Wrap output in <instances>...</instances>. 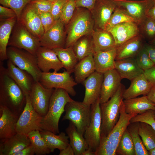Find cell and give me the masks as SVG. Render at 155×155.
I'll return each instance as SVG.
<instances>
[{"label": "cell", "mask_w": 155, "mask_h": 155, "mask_svg": "<svg viewBox=\"0 0 155 155\" xmlns=\"http://www.w3.org/2000/svg\"><path fill=\"white\" fill-rule=\"evenodd\" d=\"M26 96L21 88L9 75L6 68L0 64V105L18 114L25 104Z\"/></svg>", "instance_id": "6da1fadb"}, {"label": "cell", "mask_w": 155, "mask_h": 155, "mask_svg": "<svg viewBox=\"0 0 155 155\" xmlns=\"http://www.w3.org/2000/svg\"><path fill=\"white\" fill-rule=\"evenodd\" d=\"M94 21L91 11L84 8L76 7L68 24L64 48L72 46L80 38L92 34Z\"/></svg>", "instance_id": "7a4b0ae2"}, {"label": "cell", "mask_w": 155, "mask_h": 155, "mask_svg": "<svg viewBox=\"0 0 155 155\" xmlns=\"http://www.w3.org/2000/svg\"><path fill=\"white\" fill-rule=\"evenodd\" d=\"M73 100L65 90L54 89L51 96L49 109L46 115L43 117L41 128L55 134L59 133V120L67 103Z\"/></svg>", "instance_id": "3957f363"}, {"label": "cell", "mask_w": 155, "mask_h": 155, "mask_svg": "<svg viewBox=\"0 0 155 155\" xmlns=\"http://www.w3.org/2000/svg\"><path fill=\"white\" fill-rule=\"evenodd\" d=\"M137 115L126 113L123 101L118 121L107 136L100 138L95 155H116V150L123 134L130 123L131 119Z\"/></svg>", "instance_id": "277c9868"}, {"label": "cell", "mask_w": 155, "mask_h": 155, "mask_svg": "<svg viewBox=\"0 0 155 155\" xmlns=\"http://www.w3.org/2000/svg\"><path fill=\"white\" fill-rule=\"evenodd\" d=\"M125 90L124 86L121 84L115 94L107 101L100 104L102 118L100 138L107 136L118 121Z\"/></svg>", "instance_id": "5b68a950"}, {"label": "cell", "mask_w": 155, "mask_h": 155, "mask_svg": "<svg viewBox=\"0 0 155 155\" xmlns=\"http://www.w3.org/2000/svg\"><path fill=\"white\" fill-rule=\"evenodd\" d=\"M7 59L30 74L35 81H39L42 71L38 66L35 55L25 50L11 46L7 48Z\"/></svg>", "instance_id": "8992f818"}, {"label": "cell", "mask_w": 155, "mask_h": 155, "mask_svg": "<svg viewBox=\"0 0 155 155\" xmlns=\"http://www.w3.org/2000/svg\"><path fill=\"white\" fill-rule=\"evenodd\" d=\"M91 111V105L73 100L65 105L62 120L72 122L78 131L84 135L90 121Z\"/></svg>", "instance_id": "52a82bcc"}, {"label": "cell", "mask_w": 155, "mask_h": 155, "mask_svg": "<svg viewBox=\"0 0 155 155\" xmlns=\"http://www.w3.org/2000/svg\"><path fill=\"white\" fill-rule=\"evenodd\" d=\"M8 46L25 50L35 56L41 46L40 39L17 21L13 29Z\"/></svg>", "instance_id": "ba28073f"}, {"label": "cell", "mask_w": 155, "mask_h": 155, "mask_svg": "<svg viewBox=\"0 0 155 155\" xmlns=\"http://www.w3.org/2000/svg\"><path fill=\"white\" fill-rule=\"evenodd\" d=\"M26 102L24 109L19 116L16 126L17 133L27 135L34 130L40 131L43 118L34 110L29 95L26 96Z\"/></svg>", "instance_id": "9c48e42d"}, {"label": "cell", "mask_w": 155, "mask_h": 155, "mask_svg": "<svg viewBox=\"0 0 155 155\" xmlns=\"http://www.w3.org/2000/svg\"><path fill=\"white\" fill-rule=\"evenodd\" d=\"M39 82L45 88L62 89L71 96L76 94L74 87L78 83L66 70L62 73L42 72Z\"/></svg>", "instance_id": "30bf717a"}, {"label": "cell", "mask_w": 155, "mask_h": 155, "mask_svg": "<svg viewBox=\"0 0 155 155\" xmlns=\"http://www.w3.org/2000/svg\"><path fill=\"white\" fill-rule=\"evenodd\" d=\"M99 98L91 105L90 121L84 135L89 148L94 152L99 146L101 137L102 118Z\"/></svg>", "instance_id": "8fae6325"}, {"label": "cell", "mask_w": 155, "mask_h": 155, "mask_svg": "<svg viewBox=\"0 0 155 155\" xmlns=\"http://www.w3.org/2000/svg\"><path fill=\"white\" fill-rule=\"evenodd\" d=\"M54 89L44 87L39 81H35L29 95L35 111L42 117L46 115L51 96Z\"/></svg>", "instance_id": "7c38bea8"}, {"label": "cell", "mask_w": 155, "mask_h": 155, "mask_svg": "<svg viewBox=\"0 0 155 155\" xmlns=\"http://www.w3.org/2000/svg\"><path fill=\"white\" fill-rule=\"evenodd\" d=\"M117 7L133 18L138 24L147 16V12L154 4L152 0H112Z\"/></svg>", "instance_id": "4fadbf2b"}, {"label": "cell", "mask_w": 155, "mask_h": 155, "mask_svg": "<svg viewBox=\"0 0 155 155\" xmlns=\"http://www.w3.org/2000/svg\"><path fill=\"white\" fill-rule=\"evenodd\" d=\"M18 21L39 39L44 33L40 13L30 3L27 5L24 8Z\"/></svg>", "instance_id": "5bb4252c"}, {"label": "cell", "mask_w": 155, "mask_h": 155, "mask_svg": "<svg viewBox=\"0 0 155 155\" xmlns=\"http://www.w3.org/2000/svg\"><path fill=\"white\" fill-rule=\"evenodd\" d=\"M64 24L59 19L40 39L41 46L53 49L64 48L65 39Z\"/></svg>", "instance_id": "9a60e30c"}, {"label": "cell", "mask_w": 155, "mask_h": 155, "mask_svg": "<svg viewBox=\"0 0 155 155\" xmlns=\"http://www.w3.org/2000/svg\"><path fill=\"white\" fill-rule=\"evenodd\" d=\"M117 6L112 0H96L90 11L96 29L105 30L107 24Z\"/></svg>", "instance_id": "2e32d148"}, {"label": "cell", "mask_w": 155, "mask_h": 155, "mask_svg": "<svg viewBox=\"0 0 155 155\" xmlns=\"http://www.w3.org/2000/svg\"><path fill=\"white\" fill-rule=\"evenodd\" d=\"M36 56L38 66L43 72H48L51 69L58 72L63 68V64L53 49L40 46Z\"/></svg>", "instance_id": "e0dca14e"}, {"label": "cell", "mask_w": 155, "mask_h": 155, "mask_svg": "<svg viewBox=\"0 0 155 155\" xmlns=\"http://www.w3.org/2000/svg\"><path fill=\"white\" fill-rule=\"evenodd\" d=\"M103 77L104 73L95 71L82 82L85 89L84 103L91 105L99 98Z\"/></svg>", "instance_id": "ac0fdd59"}, {"label": "cell", "mask_w": 155, "mask_h": 155, "mask_svg": "<svg viewBox=\"0 0 155 155\" xmlns=\"http://www.w3.org/2000/svg\"><path fill=\"white\" fill-rule=\"evenodd\" d=\"M121 80L119 74L115 69L104 73L99 98L100 104L107 101L115 94L121 84Z\"/></svg>", "instance_id": "d6986e66"}, {"label": "cell", "mask_w": 155, "mask_h": 155, "mask_svg": "<svg viewBox=\"0 0 155 155\" xmlns=\"http://www.w3.org/2000/svg\"><path fill=\"white\" fill-rule=\"evenodd\" d=\"M19 117L18 114L7 107L0 105V139L1 141L17 133L16 126Z\"/></svg>", "instance_id": "ffe728a7"}, {"label": "cell", "mask_w": 155, "mask_h": 155, "mask_svg": "<svg viewBox=\"0 0 155 155\" xmlns=\"http://www.w3.org/2000/svg\"><path fill=\"white\" fill-rule=\"evenodd\" d=\"M107 30L113 37L117 48L129 40L140 34L138 24L134 22L119 24Z\"/></svg>", "instance_id": "44dd1931"}, {"label": "cell", "mask_w": 155, "mask_h": 155, "mask_svg": "<svg viewBox=\"0 0 155 155\" xmlns=\"http://www.w3.org/2000/svg\"><path fill=\"white\" fill-rule=\"evenodd\" d=\"M6 70L9 75L21 88L25 96L29 95L35 81L32 76L8 59Z\"/></svg>", "instance_id": "7402d4cb"}, {"label": "cell", "mask_w": 155, "mask_h": 155, "mask_svg": "<svg viewBox=\"0 0 155 155\" xmlns=\"http://www.w3.org/2000/svg\"><path fill=\"white\" fill-rule=\"evenodd\" d=\"M1 142L0 155H14L31 144L28 135L19 133Z\"/></svg>", "instance_id": "603a6c76"}, {"label": "cell", "mask_w": 155, "mask_h": 155, "mask_svg": "<svg viewBox=\"0 0 155 155\" xmlns=\"http://www.w3.org/2000/svg\"><path fill=\"white\" fill-rule=\"evenodd\" d=\"M146 42L140 34L126 41L117 48L115 61L135 58Z\"/></svg>", "instance_id": "cb8c5ba5"}, {"label": "cell", "mask_w": 155, "mask_h": 155, "mask_svg": "<svg viewBox=\"0 0 155 155\" xmlns=\"http://www.w3.org/2000/svg\"><path fill=\"white\" fill-rule=\"evenodd\" d=\"M115 69L122 79L130 81L144 73V71L137 64L135 58H129L115 61Z\"/></svg>", "instance_id": "d4e9b609"}, {"label": "cell", "mask_w": 155, "mask_h": 155, "mask_svg": "<svg viewBox=\"0 0 155 155\" xmlns=\"http://www.w3.org/2000/svg\"><path fill=\"white\" fill-rule=\"evenodd\" d=\"M129 87L125 90L123 94L124 99H128L141 95H147L152 87L144 73L132 80Z\"/></svg>", "instance_id": "484cf974"}, {"label": "cell", "mask_w": 155, "mask_h": 155, "mask_svg": "<svg viewBox=\"0 0 155 155\" xmlns=\"http://www.w3.org/2000/svg\"><path fill=\"white\" fill-rule=\"evenodd\" d=\"M117 48L106 51L95 52L93 57L96 71L102 73L115 69Z\"/></svg>", "instance_id": "4316f807"}, {"label": "cell", "mask_w": 155, "mask_h": 155, "mask_svg": "<svg viewBox=\"0 0 155 155\" xmlns=\"http://www.w3.org/2000/svg\"><path fill=\"white\" fill-rule=\"evenodd\" d=\"M125 111L127 113L143 114L148 110H155V104L151 101L147 95L128 99H124Z\"/></svg>", "instance_id": "83f0119b"}, {"label": "cell", "mask_w": 155, "mask_h": 155, "mask_svg": "<svg viewBox=\"0 0 155 155\" xmlns=\"http://www.w3.org/2000/svg\"><path fill=\"white\" fill-rule=\"evenodd\" d=\"M92 36L95 52L108 51L117 48L113 36L106 30L95 29Z\"/></svg>", "instance_id": "f1b7e54d"}, {"label": "cell", "mask_w": 155, "mask_h": 155, "mask_svg": "<svg viewBox=\"0 0 155 155\" xmlns=\"http://www.w3.org/2000/svg\"><path fill=\"white\" fill-rule=\"evenodd\" d=\"M17 21V18L0 20V60L2 61L7 59V46L13 28Z\"/></svg>", "instance_id": "f546056e"}, {"label": "cell", "mask_w": 155, "mask_h": 155, "mask_svg": "<svg viewBox=\"0 0 155 155\" xmlns=\"http://www.w3.org/2000/svg\"><path fill=\"white\" fill-rule=\"evenodd\" d=\"M69 139V144L72 148L74 155H81L88 146L84 135L78 131L73 123L69 121L68 127L65 129Z\"/></svg>", "instance_id": "4dcf8cb0"}, {"label": "cell", "mask_w": 155, "mask_h": 155, "mask_svg": "<svg viewBox=\"0 0 155 155\" xmlns=\"http://www.w3.org/2000/svg\"><path fill=\"white\" fill-rule=\"evenodd\" d=\"M95 71L93 55L87 56L78 61L74 68L75 80L78 84L82 83Z\"/></svg>", "instance_id": "1f68e13d"}, {"label": "cell", "mask_w": 155, "mask_h": 155, "mask_svg": "<svg viewBox=\"0 0 155 155\" xmlns=\"http://www.w3.org/2000/svg\"><path fill=\"white\" fill-rule=\"evenodd\" d=\"M40 133L51 152L56 149L63 150L69 145V137L64 132L57 135L51 131L42 130Z\"/></svg>", "instance_id": "d6a6232c"}, {"label": "cell", "mask_w": 155, "mask_h": 155, "mask_svg": "<svg viewBox=\"0 0 155 155\" xmlns=\"http://www.w3.org/2000/svg\"><path fill=\"white\" fill-rule=\"evenodd\" d=\"M62 63L63 68L70 73L78 61L72 46L67 48H58L53 49Z\"/></svg>", "instance_id": "836d02e7"}, {"label": "cell", "mask_w": 155, "mask_h": 155, "mask_svg": "<svg viewBox=\"0 0 155 155\" xmlns=\"http://www.w3.org/2000/svg\"><path fill=\"white\" fill-rule=\"evenodd\" d=\"M83 36L78 39L72 46L78 61L90 55H93L95 52L92 37Z\"/></svg>", "instance_id": "e575fe53"}, {"label": "cell", "mask_w": 155, "mask_h": 155, "mask_svg": "<svg viewBox=\"0 0 155 155\" xmlns=\"http://www.w3.org/2000/svg\"><path fill=\"white\" fill-rule=\"evenodd\" d=\"M139 133L143 143L148 151L155 147V131L148 123L140 122Z\"/></svg>", "instance_id": "d590c367"}, {"label": "cell", "mask_w": 155, "mask_h": 155, "mask_svg": "<svg viewBox=\"0 0 155 155\" xmlns=\"http://www.w3.org/2000/svg\"><path fill=\"white\" fill-rule=\"evenodd\" d=\"M139 123H130L127 129L133 142L135 155H149L148 151L144 145L139 133Z\"/></svg>", "instance_id": "8d00e7d4"}, {"label": "cell", "mask_w": 155, "mask_h": 155, "mask_svg": "<svg viewBox=\"0 0 155 155\" xmlns=\"http://www.w3.org/2000/svg\"><path fill=\"white\" fill-rule=\"evenodd\" d=\"M27 135L31 144L34 148L36 154L46 155L51 152L45 141L42 137L40 131H32L29 133Z\"/></svg>", "instance_id": "74e56055"}, {"label": "cell", "mask_w": 155, "mask_h": 155, "mask_svg": "<svg viewBox=\"0 0 155 155\" xmlns=\"http://www.w3.org/2000/svg\"><path fill=\"white\" fill-rule=\"evenodd\" d=\"M116 154V155H135L134 144L127 129L124 132L119 143Z\"/></svg>", "instance_id": "f35d334b"}, {"label": "cell", "mask_w": 155, "mask_h": 155, "mask_svg": "<svg viewBox=\"0 0 155 155\" xmlns=\"http://www.w3.org/2000/svg\"><path fill=\"white\" fill-rule=\"evenodd\" d=\"M140 34L149 42L155 38V21L146 16L138 24Z\"/></svg>", "instance_id": "ab89813d"}, {"label": "cell", "mask_w": 155, "mask_h": 155, "mask_svg": "<svg viewBox=\"0 0 155 155\" xmlns=\"http://www.w3.org/2000/svg\"><path fill=\"white\" fill-rule=\"evenodd\" d=\"M137 22L133 18L119 8L116 7L108 21L105 30H107L112 27L119 24L126 22Z\"/></svg>", "instance_id": "60d3db41"}, {"label": "cell", "mask_w": 155, "mask_h": 155, "mask_svg": "<svg viewBox=\"0 0 155 155\" xmlns=\"http://www.w3.org/2000/svg\"><path fill=\"white\" fill-rule=\"evenodd\" d=\"M32 0H0V3L3 6L13 9L16 13L17 21H18L24 8Z\"/></svg>", "instance_id": "b9f144b4"}, {"label": "cell", "mask_w": 155, "mask_h": 155, "mask_svg": "<svg viewBox=\"0 0 155 155\" xmlns=\"http://www.w3.org/2000/svg\"><path fill=\"white\" fill-rule=\"evenodd\" d=\"M135 58L139 66L144 71L155 66L149 57L144 45Z\"/></svg>", "instance_id": "7bdbcfd3"}, {"label": "cell", "mask_w": 155, "mask_h": 155, "mask_svg": "<svg viewBox=\"0 0 155 155\" xmlns=\"http://www.w3.org/2000/svg\"><path fill=\"white\" fill-rule=\"evenodd\" d=\"M76 8L75 0H67L63 7L60 19L65 25L71 19Z\"/></svg>", "instance_id": "ee69618b"}, {"label": "cell", "mask_w": 155, "mask_h": 155, "mask_svg": "<svg viewBox=\"0 0 155 155\" xmlns=\"http://www.w3.org/2000/svg\"><path fill=\"white\" fill-rule=\"evenodd\" d=\"M154 112V111L150 110L143 114L137 115L131 119L130 123L137 122H145L150 125L155 131Z\"/></svg>", "instance_id": "f6af8a7d"}, {"label": "cell", "mask_w": 155, "mask_h": 155, "mask_svg": "<svg viewBox=\"0 0 155 155\" xmlns=\"http://www.w3.org/2000/svg\"><path fill=\"white\" fill-rule=\"evenodd\" d=\"M40 13L51 12L54 3L46 0H32L30 3Z\"/></svg>", "instance_id": "bcb514c9"}, {"label": "cell", "mask_w": 155, "mask_h": 155, "mask_svg": "<svg viewBox=\"0 0 155 155\" xmlns=\"http://www.w3.org/2000/svg\"><path fill=\"white\" fill-rule=\"evenodd\" d=\"M40 13L41 23L45 32L50 29L56 21L55 20L51 12Z\"/></svg>", "instance_id": "7dc6e473"}, {"label": "cell", "mask_w": 155, "mask_h": 155, "mask_svg": "<svg viewBox=\"0 0 155 155\" xmlns=\"http://www.w3.org/2000/svg\"><path fill=\"white\" fill-rule=\"evenodd\" d=\"M67 0H58L54 3L51 13L55 21L60 19L64 5Z\"/></svg>", "instance_id": "c3c4849f"}, {"label": "cell", "mask_w": 155, "mask_h": 155, "mask_svg": "<svg viewBox=\"0 0 155 155\" xmlns=\"http://www.w3.org/2000/svg\"><path fill=\"white\" fill-rule=\"evenodd\" d=\"M14 18H17V15L13 9L3 6H0V20H7Z\"/></svg>", "instance_id": "681fc988"}, {"label": "cell", "mask_w": 155, "mask_h": 155, "mask_svg": "<svg viewBox=\"0 0 155 155\" xmlns=\"http://www.w3.org/2000/svg\"><path fill=\"white\" fill-rule=\"evenodd\" d=\"M96 0H76V7L86 8L90 11L94 8Z\"/></svg>", "instance_id": "f907efd6"}, {"label": "cell", "mask_w": 155, "mask_h": 155, "mask_svg": "<svg viewBox=\"0 0 155 155\" xmlns=\"http://www.w3.org/2000/svg\"><path fill=\"white\" fill-rule=\"evenodd\" d=\"M144 73L152 87H155V66L144 71Z\"/></svg>", "instance_id": "816d5d0a"}, {"label": "cell", "mask_w": 155, "mask_h": 155, "mask_svg": "<svg viewBox=\"0 0 155 155\" xmlns=\"http://www.w3.org/2000/svg\"><path fill=\"white\" fill-rule=\"evenodd\" d=\"M144 46L149 57L155 66V45L146 42Z\"/></svg>", "instance_id": "f5cc1de1"}, {"label": "cell", "mask_w": 155, "mask_h": 155, "mask_svg": "<svg viewBox=\"0 0 155 155\" xmlns=\"http://www.w3.org/2000/svg\"><path fill=\"white\" fill-rule=\"evenodd\" d=\"M34 154V148L31 144L16 153L14 155H33Z\"/></svg>", "instance_id": "db71d44e"}, {"label": "cell", "mask_w": 155, "mask_h": 155, "mask_svg": "<svg viewBox=\"0 0 155 155\" xmlns=\"http://www.w3.org/2000/svg\"><path fill=\"white\" fill-rule=\"evenodd\" d=\"M59 155H74L73 150L69 144V145L64 149L60 150Z\"/></svg>", "instance_id": "11a10c76"}, {"label": "cell", "mask_w": 155, "mask_h": 155, "mask_svg": "<svg viewBox=\"0 0 155 155\" xmlns=\"http://www.w3.org/2000/svg\"><path fill=\"white\" fill-rule=\"evenodd\" d=\"M147 16L151 18L155 21V3L148 10Z\"/></svg>", "instance_id": "9f6ffc18"}, {"label": "cell", "mask_w": 155, "mask_h": 155, "mask_svg": "<svg viewBox=\"0 0 155 155\" xmlns=\"http://www.w3.org/2000/svg\"><path fill=\"white\" fill-rule=\"evenodd\" d=\"M147 96L148 98L155 104V87L152 88Z\"/></svg>", "instance_id": "6f0895ef"}, {"label": "cell", "mask_w": 155, "mask_h": 155, "mask_svg": "<svg viewBox=\"0 0 155 155\" xmlns=\"http://www.w3.org/2000/svg\"><path fill=\"white\" fill-rule=\"evenodd\" d=\"M81 155H95V153L90 148L86 150Z\"/></svg>", "instance_id": "680465c9"}, {"label": "cell", "mask_w": 155, "mask_h": 155, "mask_svg": "<svg viewBox=\"0 0 155 155\" xmlns=\"http://www.w3.org/2000/svg\"><path fill=\"white\" fill-rule=\"evenodd\" d=\"M149 155H155V147L148 151Z\"/></svg>", "instance_id": "91938a15"}, {"label": "cell", "mask_w": 155, "mask_h": 155, "mask_svg": "<svg viewBox=\"0 0 155 155\" xmlns=\"http://www.w3.org/2000/svg\"><path fill=\"white\" fill-rule=\"evenodd\" d=\"M148 43L155 45V38L152 40L148 42Z\"/></svg>", "instance_id": "94428289"}, {"label": "cell", "mask_w": 155, "mask_h": 155, "mask_svg": "<svg viewBox=\"0 0 155 155\" xmlns=\"http://www.w3.org/2000/svg\"><path fill=\"white\" fill-rule=\"evenodd\" d=\"M46 0L49 1H50V2H52L54 3L55 2H56V1H57L58 0Z\"/></svg>", "instance_id": "6125c7cd"}, {"label": "cell", "mask_w": 155, "mask_h": 155, "mask_svg": "<svg viewBox=\"0 0 155 155\" xmlns=\"http://www.w3.org/2000/svg\"><path fill=\"white\" fill-rule=\"evenodd\" d=\"M154 111V118L155 119V110Z\"/></svg>", "instance_id": "be15d7a7"}, {"label": "cell", "mask_w": 155, "mask_h": 155, "mask_svg": "<svg viewBox=\"0 0 155 155\" xmlns=\"http://www.w3.org/2000/svg\"><path fill=\"white\" fill-rule=\"evenodd\" d=\"M155 3V0H152Z\"/></svg>", "instance_id": "e7e4bbea"}, {"label": "cell", "mask_w": 155, "mask_h": 155, "mask_svg": "<svg viewBox=\"0 0 155 155\" xmlns=\"http://www.w3.org/2000/svg\"></svg>", "instance_id": "03108f58"}, {"label": "cell", "mask_w": 155, "mask_h": 155, "mask_svg": "<svg viewBox=\"0 0 155 155\" xmlns=\"http://www.w3.org/2000/svg\"><path fill=\"white\" fill-rule=\"evenodd\" d=\"M75 1H76V0H75Z\"/></svg>", "instance_id": "003e7915"}]
</instances>
